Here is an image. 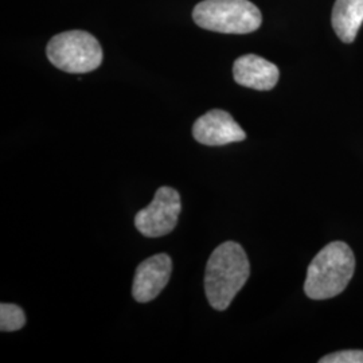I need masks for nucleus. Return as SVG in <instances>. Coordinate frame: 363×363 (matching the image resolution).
<instances>
[{
	"instance_id": "nucleus-4",
	"label": "nucleus",
	"mask_w": 363,
	"mask_h": 363,
	"mask_svg": "<svg viewBox=\"0 0 363 363\" xmlns=\"http://www.w3.org/2000/svg\"><path fill=\"white\" fill-rule=\"evenodd\" d=\"M46 54L52 65L72 74L96 70L103 62V49L91 34L81 30L65 31L50 39Z\"/></svg>"
},
{
	"instance_id": "nucleus-1",
	"label": "nucleus",
	"mask_w": 363,
	"mask_h": 363,
	"mask_svg": "<svg viewBox=\"0 0 363 363\" xmlns=\"http://www.w3.org/2000/svg\"><path fill=\"white\" fill-rule=\"evenodd\" d=\"M249 274V259L240 244L226 241L216 247L205 272V292L210 306L217 311H225L245 286Z\"/></svg>"
},
{
	"instance_id": "nucleus-11",
	"label": "nucleus",
	"mask_w": 363,
	"mask_h": 363,
	"mask_svg": "<svg viewBox=\"0 0 363 363\" xmlns=\"http://www.w3.org/2000/svg\"><path fill=\"white\" fill-rule=\"evenodd\" d=\"M320 363H363V350H346L325 355Z\"/></svg>"
},
{
	"instance_id": "nucleus-10",
	"label": "nucleus",
	"mask_w": 363,
	"mask_h": 363,
	"mask_svg": "<svg viewBox=\"0 0 363 363\" xmlns=\"http://www.w3.org/2000/svg\"><path fill=\"white\" fill-rule=\"evenodd\" d=\"M26 325V315L15 304L1 303L0 306V330L3 333H13Z\"/></svg>"
},
{
	"instance_id": "nucleus-2",
	"label": "nucleus",
	"mask_w": 363,
	"mask_h": 363,
	"mask_svg": "<svg viewBox=\"0 0 363 363\" xmlns=\"http://www.w3.org/2000/svg\"><path fill=\"white\" fill-rule=\"evenodd\" d=\"M355 271V257L351 247L335 241L325 245L312 259L304 292L312 300L335 298L349 286Z\"/></svg>"
},
{
	"instance_id": "nucleus-6",
	"label": "nucleus",
	"mask_w": 363,
	"mask_h": 363,
	"mask_svg": "<svg viewBox=\"0 0 363 363\" xmlns=\"http://www.w3.org/2000/svg\"><path fill=\"white\" fill-rule=\"evenodd\" d=\"M193 136L198 143L210 147L237 143L247 139V133L230 113L222 109L208 111L193 125Z\"/></svg>"
},
{
	"instance_id": "nucleus-9",
	"label": "nucleus",
	"mask_w": 363,
	"mask_h": 363,
	"mask_svg": "<svg viewBox=\"0 0 363 363\" xmlns=\"http://www.w3.org/2000/svg\"><path fill=\"white\" fill-rule=\"evenodd\" d=\"M331 22L337 38L352 43L363 23V0H337Z\"/></svg>"
},
{
	"instance_id": "nucleus-7",
	"label": "nucleus",
	"mask_w": 363,
	"mask_h": 363,
	"mask_svg": "<svg viewBox=\"0 0 363 363\" xmlns=\"http://www.w3.org/2000/svg\"><path fill=\"white\" fill-rule=\"evenodd\" d=\"M171 272L172 259L166 253L144 259L135 273L132 296L138 303L152 301L169 284Z\"/></svg>"
},
{
	"instance_id": "nucleus-8",
	"label": "nucleus",
	"mask_w": 363,
	"mask_h": 363,
	"mask_svg": "<svg viewBox=\"0 0 363 363\" xmlns=\"http://www.w3.org/2000/svg\"><path fill=\"white\" fill-rule=\"evenodd\" d=\"M234 81L255 91H271L279 82V67L256 54H247L235 60Z\"/></svg>"
},
{
	"instance_id": "nucleus-3",
	"label": "nucleus",
	"mask_w": 363,
	"mask_h": 363,
	"mask_svg": "<svg viewBox=\"0 0 363 363\" xmlns=\"http://www.w3.org/2000/svg\"><path fill=\"white\" fill-rule=\"evenodd\" d=\"M195 23L222 34H249L259 30L262 16L249 0H203L193 11Z\"/></svg>"
},
{
	"instance_id": "nucleus-5",
	"label": "nucleus",
	"mask_w": 363,
	"mask_h": 363,
	"mask_svg": "<svg viewBox=\"0 0 363 363\" xmlns=\"http://www.w3.org/2000/svg\"><path fill=\"white\" fill-rule=\"evenodd\" d=\"M181 210L179 193L172 187L162 186L156 190L152 202L135 216V226L148 238L167 235L178 225Z\"/></svg>"
}]
</instances>
